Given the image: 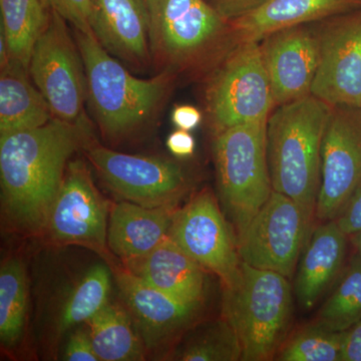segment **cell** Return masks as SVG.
Segmentation results:
<instances>
[{
  "instance_id": "f546056e",
  "label": "cell",
  "mask_w": 361,
  "mask_h": 361,
  "mask_svg": "<svg viewBox=\"0 0 361 361\" xmlns=\"http://www.w3.org/2000/svg\"><path fill=\"white\" fill-rule=\"evenodd\" d=\"M54 11H58L75 30L92 32L90 26V0H49Z\"/></svg>"
},
{
  "instance_id": "ac0fdd59",
  "label": "cell",
  "mask_w": 361,
  "mask_h": 361,
  "mask_svg": "<svg viewBox=\"0 0 361 361\" xmlns=\"http://www.w3.org/2000/svg\"><path fill=\"white\" fill-rule=\"evenodd\" d=\"M177 207L149 208L125 201L111 207L108 246L125 265L151 253L169 236Z\"/></svg>"
},
{
  "instance_id": "603a6c76",
  "label": "cell",
  "mask_w": 361,
  "mask_h": 361,
  "mask_svg": "<svg viewBox=\"0 0 361 361\" xmlns=\"http://www.w3.org/2000/svg\"><path fill=\"white\" fill-rule=\"evenodd\" d=\"M1 35L11 63L28 70L33 49L51 20L49 0H0Z\"/></svg>"
},
{
  "instance_id": "f1b7e54d",
  "label": "cell",
  "mask_w": 361,
  "mask_h": 361,
  "mask_svg": "<svg viewBox=\"0 0 361 361\" xmlns=\"http://www.w3.org/2000/svg\"><path fill=\"white\" fill-rule=\"evenodd\" d=\"M344 332L332 331L314 323L284 342L277 360L341 361Z\"/></svg>"
},
{
  "instance_id": "8fae6325",
  "label": "cell",
  "mask_w": 361,
  "mask_h": 361,
  "mask_svg": "<svg viewBox=\"0 0 361 361\" xmlns=\"http://www.w3.org/2000/svg\"><path fill=\"white\" fill-rule=\"evenodd\" d=\"M108 226V202L94 186L89 168L80 160L71 161L44 229L56 243L87 247L106 256Z\"/></svg>"
},
{
  "instance_id": "d6986e66",
  "label": "cell",
  "mask_w": 361,
  "mask_h": 361,
  "mask_svg": "<svg viewBox=\"0 0 361 361\" xmlns=\"http://www.w3.org/2000/svg\"><path fill=\"white\" fill-rule=\"evenodd\" d=\"M126 268L183 302L194 305L203 302L205 269L169 236L148 255L128 263Z\"/></svg>"
},
{
  "instance_id": "2e32d148",
  "label": "cell",
  "mask_w": 361,
  "mask_h": 361,
  "mask_svg": "<svg viewBox=\"0 0 361 361\" xmlns=\"http://www.w3.org/2000/svg\"><path fill=\"white\" fill-rule=\"evenodd\" d=\"M90 26L118 61L135 71L152 66L147 0H90Z\"/></svg>"
},
{
  "instance_id": "52a82bcc",
  "label": "cell",
  "mask_w": 361,
  "mask_h": 361,
  "mask_svg": "<svg viewBox=\"0 0 361 361\" xmlns=\"http://www.w3.org/2000/svg\"><path fill=\"white\" fill-rule=\"evenodd\" d=\"M204 99L215 134L267 122L275 108L259 42H239L205 78Z\"/></svg>"
},
{
  "instance_id": "d590c367",
  "label": "cell",
  "mask_w": 361,
  "mask_h": 361,
  "mask_svg": "<svg viewBox=\"0 0 361 361\" xmlns=\"http://www.w3.org/2000/svg\"><path fill=\"white\" fill-rule=\"evenodd\" d=\"M167 147L173 155L184 158L193 155L196 142L190 132L178 129L169 135Z\"/></svg>"
},
{
  "instance_id": "7402d4cb",
  "label": "cell",
  "mask_w": 361,
  "mask_h": 361,
  "mask_svg": "<svg viewBox=\"0 0 361 361\" xmlns=\"http://www.w3.org/2000/svg\"><path fill=\"white\" fill-rule=\"evenodd\" d=\"M28 70L11 63L0 75V135L35 129L54 118Z\"/></svg>"
},
{
  "instance_id": "3957f363",
  "label": "cell",
  "mask_w": 361,
  "mask_h": 361,
  "mask_svg": "<svg viewBox=\"0 0 361 361\" xmlns=\"http://www.w3.org/2000/svg\"><path fill=\"white\" fill-rule=\"evenodd\" d=\"M157 73L204 78L237 44L231 23L207 0H147Z\"/></svg>"
},
{
  "instance_id": "d4e9b609",
  "label": "cell",
  "mask_w": 361,
  "mask_h": 361,
  "mask_svg": "<svg viewBox=\"0 0 361 361\" xmlns=\"http://www.w3.org/2000/svg\"><path fill=\"white\" fill-rule=\"evenodd\" d=\"M27 279L18 258L2 263L0 269V339L6 346L16 345L25 329L27 311Z\"/></svg>"
},
{
  "instance_id": "5b68a950",
  "label": "cell",
  "mask_w": 361,
  "mask_h": 361,
  "mask_svg": "<svg viewBox=\"0 0 361 361\" xmlns=\"http://www.w3.org/2000/svg\"><path fill=\"white\" fill-rule=\"evenodd\" d=\"M293 293L288 278L241 262L236 279L223 285V314L238 336L242 360H270L290 327Z\"/></svg>"
},
{
  "instance_id": "277c9868",
  "label": "cell",
  "mask_w": 361,
  "mask_h": 361,
  "mask_svg": "<svg viewBox=\"0 0 361 361\" xmlns=\"http://www.w3.org/2000/svg\"><path fill=\"white\" fill-rule=\"evenodd\" d=\"M332 106L310 94L276 106L266 128L273 190L315 215L322 177V145Z\"/></svg>"
},
{
  "instance_id": "9c48e42d",
  "label": "cell",
  "mask_w": 361,
  "mask_h": 361,
  "mask_svg": "<svg viewBox=\"0 0 361 361\" xmlns=\"http://www.w3.org/2000/svg\"><path fill=\"white\" fill-rule=\"evenodd\" d=\"M52 115L75 123L84 118L87 78L84 61L68 21L52 8L51 20L33 49L28 68Z\"/></svg>"
},
{
  "instance_id": "8992f818",
  "label": "cell",
  "mask_w": 361,
  "mask_h": 361,
  "mask_svg": "<svg viewBox=\"0 0 361 361\" xmlns=\"http://www.w3.org/2000/svg\"><path fill=\"white\" fill-rule=\"evenodd\" d=\"M266 128L267 122L245 123L216 134L214 159L218 188L236 238L274 191Z\"/></svg>"
},
{
  "instance_id": "30bf717a",
  "label": "cell",
  "mask_w": 361,
  "mask_h": 361,
  "mask_svg": "<svg viewBox=\"0 0 361 361\" xmlns=\"http://www.w3.org/2000/svg\"><path fill=\"white\" fill-rule=\"evenodd\" d=\"M84 149L104 184L126 201L149 208L177 207L189 191V180L174 161L114 151L99 145L94 135Z\"/></svg>"
},
{
  "instance_id": "7c38bea8",
  "label": "cell",
  "mask_w": 361,
  "mask_h": 361,
  "mask_svg": "<svg viewBox=\"0 0 361 361\" xmlns=\"http://www.w3.org/2000/svg\"><path fill=\"white\" fill-rule=\"evenodd\" d=\"M361 182V108L332 106L322 145L315 217L336 219Z\"/></svg>"
},
{
  "instance_id": "4fadbf2b",
  "label": "cell",
  "mask_w": 361,
  "mask_h": 361,
  "mask_svg": "<svg viewBox=\"0 0 361 361\" xmlns=\"http://www.w3.org/2000/svg\"><path fill=\"white\" fill-rule=\"evenodd\" d=\"M169 237L204 269L215 273L222 285L236 279L242 262L237 238L210 192L197 194L176 210Z\"/></svg>"
},
{
  "instance_id": "8d00e7d4",
  "label": "cell",
  "mask_w": 361,
  "mask_h": 361,
  "mask_svg": "<svg viewBox=\"0 0 361 361\" xmlns=\"http://www.w3.org/2000/svg\"><path fill=\"white\" fill-rule=\"evenodd\" d=\"M351 238H353V248H355V251H353L355 255H353L351 263L361 264V231L353 235Z\"/></svg>"
},
{
  "instance_id": "e575fe53",
  "label": "cell",
  "mask_w": 361,
  "mask_h": 361,
  "mask_svg": "<svg viewBox=\"0 0 361 361\" xmlns=\"http://www.w3.org/2000/svg\"><path fill=\"white\" fill-rule=\"evenodd\" d=\"M172 122L178 129L193 130L202 122V113L196 106L190 104H180L172 111Z\"/></svg>"
},
{
  "instance_id": "cb8c5ba5",
  "label": "cell",
  "mask_w": 361,
  "mask_h": 361,
  "mask_svg": "<svg viewBox=\"0 0 361 361\" xmlns=\"http://www.w3.org/2000/svg\"><path fill=\"white\" fill-rule=\"evenodd\" d=\"M89 324L94 353L102 361L144 360V348L133 330L130 316L121 306L109 301Z\"/></svg>"
},
{
  "instance_id": "1f68e13d",
  "label": "cell",
  "mask_w": 361,
  "mask_h": 361,
  "mask_svg": "<svg viewBox=\"0 0 361 361\" xmlns=\"http://www.w3.org/2000/svg\"><path fill=\"white\" fill-rule=\"evenodd\" d=\"M228 21H234L257 11L269 0H207Z\"/></svg>"
},
{
  "instance_id": "836d02e7",
  "label": "cell",
  "mask_w": 361,
  "mask_h": 361,
  "mask_svg": "<svg viewBox=\"0 0 361 361\" xmlns=\"http://www.w3.org/2000/svg\"><path fill=\"white\" fill-rule=\"evenodd\" d=\"M341 361H361V320L344 332Z\"/></svg>"
},
{
  "instance_id": "6da1fadb",
  "label": "cell",
  "mask_w": 361,
  "mask_h": 361,
  "mask_svg": "<svg viewBox=\"0 0 361 361\" xmlns=\"http://www.w3.org/2000/svg\"><path fill=\"white\" fill-rule=\"evenodd\" d=\"M92 135L85 116L75 123L54 118L42 127L0 135L2 206L16 229H44L68 159Z\"/></svg>"
},
{
  "instance_id": "83f0119b",
  "label": "cell",
  "mask_w": 361,
  "mask_h": 361,
  "mask_svg": "<svg viewBox=\"0 0 361 361\" xmlns=\"http://www.w3.org/2000/svg\"><path fill=\"white\" fill-rule=\"evenodd\" d=\"M183 361L242 360L238 336L229 322L223 318L209 324L185 344L178 355Z\"/></svg>"
},
{
  "instance_id": "484cf974",
  "label": "cell",
  "mask_w": 361,
  "mask_h": 361,
  "mask_svg": "<svg viewBox=\"0 0 361 361\" xmlns=\"http://www.w3.org/2000/svg\"><path fill=\"white\" fill-rule=\"evenodd\" d=\"M111 280V270L106 265L92 266L63 303L59 317V331L87 322L103 310L109 302Z\"/></svg>"
},
{
  "instance_id": "ba28073f",
  "label": "cell",
  "mask_w": 361,
  "mask_h": 361,
  "mask_svg": "<svg viewBox=\"0 0 361 361\" xmlns=\"http://www.w3.org/2000/svg\"><path fill=\"white\" fill-rule=\"evenodd\" d=\"M312 216L290 197L273 191L237 237L242 262L290 279L308 238Z\"/></svg>"
},
{
  "instance_id": "5bb4252c",
  "label": "cell",
  "mask_w": 361,
  "mask_h": 361,
  "mask_svg": "<svg viewBox=\"0 0 361 361\" xmlns=\"http://www.w3.org/2000/svg\"><path fill=\"white\" fill-rule=\"evenodd\" d=\"M319 61L311 94L361 108V8L317 23Z\"/></svg>"
},
{
  "instance_id": "ffe728a7",
  "label": "cell",
  "mask_w": 361,
  "mask_h": 361,
  "mask_svg": "<svg viewBox=\"0 0 361 361\" xmlns=\"http://www.w3.org/2000/svg\"><path fill=\"white\" fill-rule=\"evenodd\" d=\"M360 8L361 0H269L230 23L237 44L259 42L277 30L319 23Z\"/></svg>"
},
{
  "instance_id": "4316f807",
  "label": "cell",
  "mask_w": 361,
  "mask_h": 361,
  "mask_svg": "<svg viewBox=\"0 0 361 361\" xmlns=\"http://www.w3.org/2000/svg\"><path fill=\"white\" fill-rule=\"evenodd\" d=\"M361 320V264L350 268L336 290L323 304L315 323L332 331L343 332Z\"/></svg>"
},
{
  "instance_id": "d6a6232c",
  "label": "cell",
  "mask_w": 361,
  "mask_h": 361,
  "mask_svg": "<svg viewBox=\"0 0 361 361\" xmlns=\"http://www.w3.org/2000/svg\"><path fill=\"white\" fill-rule=\"evenodd\" d=\"M65 360L68 361L99 360L94 353L90 331L78 329L70 337L65 350Z\"/></svg>"
},
{
  "instance_id": "7a4b0ae2",
  "label": "cell",
  "mask_w": 361,
  "mask_h": 361,
  "mask_svg": "<svg viewBox=\"0 0 361 361\" xmlns=\"http://www.w3.org/2000/svg\"><path fill=\"white\" fill-rule=\"evenodd\" d=\"M75 40L84 61L87 99L104 137L123 139L153 122L177 75L163 71L149 78L135 77L94 33L75 30Z\"/></svg>"
},
{
  "instance_id": "44dd1931",
  "label": "cell",
  "mask_w": 361,
  "mask_h": 361,
  "mask_svg": "<svg viewBox=\"0 0 361 361\" xmlns=\"http://www.w3.org/2000/svg\"><path fill=\"white\" fill-rule=\"evenodd\" d=\"M348 235L336 220L326 221L313 231L297 266L295 295L304 310H311L341 270Z\"/></svg>"
},
{
  "instance_id": "e0dca14e",
  "label": "cell",
  "mask_w": 361,
  "mask_h": 361,
  "mask_svg": "<svg viewBox=\"0 0 361 361\" xmlns=\"http://www.w3.org/2000/svg\"><path fill=\"white\" fill-rule=\"evenodd\" d=\"M116 284L148 348H156L193 322L201 305L183 302L130 272L116 268Z\"/></svg>"
},
{
  "instance_id": "9a60e30c",
  "label": "cell",
  "mask_w": 361,
  "mask_h": 361,
  "mask_svg": "<svg viewBox=\"0 0 361 361\" xmlns=\"http://www.w3.org/2000/svg\"><path fill=\"white\" fill-rule=\"evenodd\" d=\"M259 47L275 108L310 96L319 61L317 23L270 33Z\"/></svg>"
},
{
  "instance_id": "4dcf8cb0",
  "label": "cell",
  "mask_w": 361,
  "mask_h": 361,
  "mask_svg": "<svg viewBox=\"0 0 361 361\" xmlns=\"http://www.w3.org/2000/svg\"><path fill=\"white\" fill-rule=\"evenodd\" d=\"M334 220L348 237L361 231V182Z\"/></svg>"
}]
</instances>
